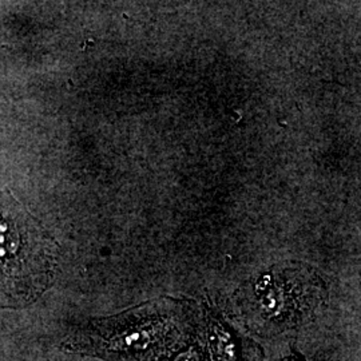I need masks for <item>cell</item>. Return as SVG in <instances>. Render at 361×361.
Segmentation results:
<instances>
[{
    "label": "cell",
    "instance_id": "5b68a950",
    "mask_svg": "<svg viewBox=\"0 0 361 361\" xmlns=\"http://www.w3.org/2000/svg\"><path fill=\"white\" fill-rule=\"evenodd\" d=\"M162 361H209V359L205 347L202 345L197 332V337L193 341H190L188 345H185L183 348H180Z\"/></svg>",
    "mask_w": 361,
    "mask_h": 361
},
{
    "label": "cell",
    "instance_id": "7a4b0ae2",
    "mask_svg": "<svg viewBox=\"0 0 361 361\" xmlns=\"http://www.w3.org/2000/svg\"><path fill=\"white\" fill-rule=\"evenodd\" d=\"M58 246L13 195L0 193V308H25L52 283Z\"/></svg>",
    "mask_w": 361,
    "mask_h": 361
},
{
    "label": "cell",
    "instance_id": "3957f363",
    "mask_svg": "<svg viewBox=\"0 0 361 361\" xmlns=\"http://www.w3.org/2000/svg\"><path fill=\"white\" fill-rule=\"evenodd\" d=\"M256 298L246 307L245 322L258 335H277L307 323L323 301V288L288 286L274 281L256 286Z\"/></svg>",
    "mask_w": 361,
    "mask_h": 361
},
{
    "label": "cell",
    "instance_id": "277c9868",
    "mask_svg": "<svg viewBox=\"0 0 361 361\" xmlns=\"http://www.w3.org/2000/svg\"><path fill=\"white\" fill-rule=\"evenodd\" d=\"M198 337L209 361H262L256 343L240 335L219 314L205 310L198 324Z\"/></svg>",
    "mask_w": 361,
    "mask_h": 361
},
{
    "label": "cell",
    "instance_id": "6da1fadb",
    "mask_svg": "<svg viewBox=\"0 0 361 361\" xmlns=\"http://www.w3.org/2000/svg\"><path fill=\"white\" fill-rule=\"evenodd\" d=\"M195 310L161 301L80 326L65 343L73 350L106 361H162L193 341Z\"/></svg>",
    "mask_w": 361,
    "mask_h": 361
}]
</instances>
